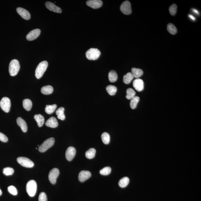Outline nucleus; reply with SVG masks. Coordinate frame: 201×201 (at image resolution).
<instances>
[{
  "label": "nucleus",
  "instance_id": "obj_1",
  "mask_svg": "<svg viewBox=\"0 0 201 201\" xmlns=\"http://www.w3.org/2000/svg\"><path fill=\"white\" fill-rule=\"evenodd\" d=\"M48 66V63L46 61H42L39 63L36 70L35 76L36 78L39 79L43 76Z\"/></svg>",
  "mask_w": 201,
  "mask_h": 201
},
{
  "label": "nucleus",
  "instance_id": "obj_2",
  "mask_svg": "<svg viewBox=\"0 0 201 201\" xmlns=\"http://www.w3.org/2000/svg\"><path fill=\"white\" fill-rule=\"evenodd\" d=\"M20 67L19 62L17 60H12L9 65V71L10 75L13 76L17 75Z\"/></svg>",
  "mask_w": 201,
  "mask_h": 201
},
{
  "label": "nucleus",
  "instance_id": "obj_3",
  "mask_svg": "<svg viewBox=\"0 0 201 201\" xmlns=\"http://www.w3.org/2000/svg\"><path fill=\"white\" fill-rule=\"evenodd\" d=\"M37 183L34 180H31L27 184L26 190L27 193L30 197H34L37 192Z\"/></svg>",
  "mask_w": 201,
  "mask_h": 201
},
{
  "label": "nucleus",
  "instance_id": "obj_4",
  "mask_svg": "<svg viewBox=\"0 0 201 201\" xmlns=\"http://www.w3.org/2000/svg\"><path fill=\"white\" fill-rule=\"evenodd\" d=\"M101 55V52L96 48H91L86 52V56L89 60H96Z\"/></svg>",
  "mask_w": 201,
  "mask_h": 201
},
{
  "label": "nucleus",
  "instance_id": "obj_5",
  "mask_svg": "<svg viewBox=\"0 0 201 201\" xmlns=\"http://www.w3.org/2000/svg\"><path fill=\"white\" fill-rule=\"evenodd\" d=\"M55 140L53 137H51L46 140L39 146V150L41 152H44L53 145Z\"/></svg>",
  "mask_w": 201,
  "mask_h": 201
},
{
  "label": "nucleus",
  "instance_id": "obj_6",
  "mask_svg": "<svg viewBox=\"0 0 201 201\" xmlns=\"http://www.w3.org/2000/svg\"><path fill=\"white\" fill-rule=\"evenodd\" d=\"M18 163L23 167L31 168L34 167V163L26 157H19L17 159Z\"/></svg>",
  "mask_w": 201,
  "mask_h": 201
},
{
  "label": "nucleus",
  "instance_id": "obj_7",
  "mask_svg": "<svg viewBox=\"0 0 201 201\" xmlns=\"http://www.w3.org/2000/svg\"><path fill=\"white\" fill-rule=\"evenodd\" d=\"M11 103L9 98L4 97L0 101V106L1 109L6 113H8L10 111Z\"/></svg>",
  "mask_w": 201,
  "mask_h": 201
},
{
  "label": "nucleus",
  "instance_id": "obj_8",
  "mask_svg": "<svg viewBox=\"0 0 201 201\" xmlns=\"http://www.w3.org/2000/svg\"><path fill=\"white\" fill-rule=\"evenodd\" d=\"M121 11L125 15L131 14V4L128 1H125L122 3L120 7Z\"/></svg>",
  "mask_w": 201,
  "mask_h": 201
},
{
  "label": "nucleus",
  "instance_id": "obj_9",
  "mask_svg": "<svg viewBox=\"0 0 201 201\" xmlns=\"http://www.w3.org/2000/svg\"><path fill=\"white\" fill-rule=\"evenodd\" d=\"M59 174V171L57 168L53 169L50 171L49 173V179L51 184H54L56 183Z\"/></svg>",
  "mask_w": 201,
  "mask_h": 201
},
{
  "label": "nucleus",
  "instance_id": "obj_10",
  "mask_svg": "<svg viewBox=\"0 0 201 201\" xmlns=\"http://www.w3.org/2000/svg\"><path fill=\"white\" fill-rule=\"evenodd\" d=\"M40 30L39 29H36L32 30L27 35V39L30 41L35 40L40 36Z\"/></svg>",
  "mask_w": 201,
  "mask_h": 201
},
{
  "label": "nucleus",
  "instance_id": "obj_11",
  "mask_svg": "<svg viewBox=\"0 0 201 201\" xmlns=\"http://www.w3.org/2000/svg\"><path fill=\"white\" fill-rule=\"evenodd\" d=\"M76 154V150L75 148L70 146L67 149L66 152V158L68 161H70L73 160Z\"/></svg>",
  "mask_w": 201,
  "mask_h": 201
},
{
  "label": "nucleus",
  "instance_id": "obj_12",
  "mask_svg": "<svg viewBox=\"0 0 201 201\" xmlns=\"http://www.w3.org/2000/svg\"><path fill=\"white\" fill-rule=\"evenodd\" d=\"M87 5L93 9L100 8L102 5V1L100 0H89L86 2Z\"/></svg>",
  "mask_w": 201,
  "mask_h": 201
},
{
  "label": "nucleus",
  "instance_id": "obj_13",
  "mask_svg": "<svg viewBox=\"0 0 201 201\" xmlns=\"http://www.w3.org/2000/svg\"><path fill=\"white\" fill-rule=\"evenodd\" d=\"M133 87L137 91H142L144 89V82L140 79H136L133 82Z\"/></svg>",
  "mask_w": 201,
  "mask_h": 201
},
{
  "label": "nucleus",
  "instance_id": "obj_14",
  "mask_svg": "<svg viewBox=\"0 0 201 201\" xmlns=\"http://www.w3.org/2000/svg\"><path fill=\"white\" fill-rule=\"evenodd\" d=\"M16 11L19 14L22 16V17L25 20H29L31 18V15H30L29 12L25 9L22 8V7H19L16 9Z\"/></svg>",
  "mask_w": 201,
  "mask_h": 201
},
{
  "label": "nucleus",
  "instance_id": "obj_15",
  "mask_svg": "<svg viewBox=\"0 0 201 201\" xmlns=\"http://www.w3.org/2000/svg\"><path fill=\"white\" fill-rule=\"evenodd\" d=\"M47 8L51 11L58 13H61L62 12V9L60 7L56 6L50 1H47L45 4Z\"/></svg>",
  "mask_w": 201,
  "mask_h": 201
},
{
  "label": "nucleus",
  "instance_id": "obj_16",
  "mask_svg": "<svg viewBox=\"0 0 201 201\" xmlns=\"http://www.w3.org/2000/svg\"><path fill=\"white\" fill-rule=\"evenodd\" d=\"M91 176V174L88 171H82L79 174L78 179L80 182H84Z\"/></svg>",
  "mask_w": 201,
  "mask_h": 201
},
{
  "label": "nucleus",
  "instance_id": "obj_17",
  "mask_svg": "<svg viewBox=\"0 0 201 201\" xmlns=\"http://www.w3.org/2000/svg\"><path fill=\"white\" fill-rule=\"evenodd\" d=\"M46 125L51 128H56L58 126V123L55 117H52L47 121Z\"/></svg>",
  "mask_w": 201,
  "mask_h": 201
},
{
  "label": "nucleus",
  "instance_id": "obj_18",
  "mask_svg": "<svg viewBox=\"0 0 201 201\" xmlns=\"http://www.w3.org/2000/svg\"><path fill=\"white\" fill-rule=\"evenodd\" d=\"M17 124L20 127L22 131L24 132H27L28 127L25 121L21 117H18L16 120Z\"/></svg>",
  "mask_w": 201,
  "mask_h": 201
},
{
  "label": "nucleus",
  "instance_id": "obj_19",
  "mask_svg": "<svg viewBox=\"0 0 201 201\" xmlns=\"http://www.w3.org/2000/svg\"><path fill=\"white\" fill-rule=\"evenodd\" d=\"M131 73L134 78L138 79L143 75V71L141 69L133 67L131 69Z\"/></svg>",
  "mask_w": 201,
  "mask_h": 201
},
{
  "label": "nucleus",
  "instance_id": "obj_20",
  "mask_svg": "<svg viewBox=\"0 0 201 201\" xmlns=\"http://www.w3.org/2000/svg\"><path fill=\"white\" fill-rule=\"evenodd\" d=\"M41 91L43 94H50L53 91V88L50 85L45 86L42 88Z\"/></svg>",
  "mask_w": 201,
  "mask_h": 201
},
{
  "label": "nucleus",
  "instance_id": "obj_21",
  "mask_svg": "<svg viewBox=\"0 0 201 201\" xmlns=\"http://www.w3.org/2000/svg\"><path fill=\"white\" fill-rule=\"evenodd\" d=\"M34 118L37 122L39 127H41L43 126L45 123L44 117L41 114H36L34 116Z\"/></svg>",
  "mask_w": 201,
  "mask_h": 201
},
{
  "label": "nucleus",
  "instance_id": "obj_22",
  "mask_svg": "<svg viewBox=\"0 0 201 201\" xmlns=\"http://www.w3.org/2000/svg\"><path fill=\"white\" fill-rule=\"evenodd\" d=\"M65 108L63 107H60L56 111L57 118L62 120H64L65 119V116L64 114Z\"/></svg>",
  "mask_w": 201,
  "mask_h": 201
},
{
  "label": "nucleus",
  "instance_id": "obj_23",
  "mask_svg": "<svg viewBox=\"0 0 201 201\" xmlns=\"http://www.w3.org/2000/svg\"><path fill=\"white\" fill-rule=\"evenodd\" d=\"M108 78L110 82H115L117 81L118 78L117 72L114 70L110 71L108 74Z\"/></svg>",
  "mask_w": 201,
  "mask_h": 201
},
{
  "label": "nucleus",
  "instance_id": "obj_24",
  "mask_svg": "<svg viewBox=\"0 0 201 201\" xmlns=\"http://www.w3.org/2000/svg\"><path fill=\"white\" fill-rule=\"evenodd\" d=\"M134 76L131 72H128L126 75L124 76L123 81L124 83L126 84H128L131 82L134 79Z\"/></svg>",
  "mask_w": 201,
  "mask_h": 201
},
{
  "label": "nucleus",
  "instance_id": "obj_25",
  "mask_svg": "<svg viewBox=\"0 0 201 201\" xmlns=\"http://www.w3.org/2000/svg\"><path fill=\"white\" fill-rule=\"evenodd\" d=\"M140 100V98L138 96H134V98L131 99L130 102V106L132 109L136 108L137 104Z\"/></svg>",
  "mask_w": 201,
  "mask_h": 201
},
{
  "label": "nucleus",
  "instance_id": "obj_26",
  "mask_svg": "<svg viewBox=\"0 0 201 201\" xmlns=\"http://www.w3.org/2000/svg\"><path fill=\"white\" fill-rule=\"evenodd\" d=\"M23 106L25 109L27 111H29L32 107V102L29 99H24L23 101Z\"/></svg>",
  "mask_w": 201,
  "mask_h": 201
},
{
  "label": "nucleus",
  "instance_id": "obj_27",
  "mask_svg": "<svg viewBox=\"0 0 201 201\" xmlns=\"http://www.w3.org/2000/svg\"><path fill=\"white\" fill-rule=\"evenodd\" d=\"M106 89L108 94L111 96H114L117 91V88L114 85H108Z\"/></svg>",
  "mask_w": 201,
  "mask_h": 201
},
{
  "label": "nucleus",
  "instance_id": "obj_28",
  "mask_svg": "<svg viewBox=\"0 0 201 201\" xmlns=\"http://www.w3.org/2000/svg\"><path fill=\"white\" fill-rule=\"evenodd\" d=\"M130 179L128 177H125L122 178L119 181V186L122 188H125L128 186L129 184Z\"/></svg>",
  "mask_w": 201,
  "mask_h": 201
},
{
  "label": "nucleus",
  "instance_id": "obj_29",
  "mask_svg": "<svg viewBox=\"0 0 201 201\" xmlns=\"http://www.w3.org/2000/svg\"><path fill=\"white\" fill-rule=\"evenodd\" d=\"M96 154V150L93 148H91L87 151L85 153V156L89 159L93 158L95 156Z\"/></svg>",
  "mask_w": 201,
  "mask_h": 201
},
{
  "label": "nucleus",
  "instance_id": "obj_30",
  "mask_svg": "<svg viewBox=\"0 0 201 201\" xmlns=\"http://www.w3.org/2000/svg\"><path fill=\"white\" fill-rule=\"evenodd\" d=\"M57 106L56 104L52 105H47L45 108V111L48 114H51L55 111Z\"/></svg>",
  "mask_w": 201,
  "mask_h": 201
},
{
  "label": "nucleus",
  "instance_id": "obj_31",
  "mask_svg": "<svg viewBox=\"0 0 201 201\" xmlns=\"http://www.w3.org/2000/svg\"><path fill=\"white\" fill-rule=\"evenodd\" d=\"M167 29L168 31L171 34H176L177 32L176 27L173 24H168L167 25Z\"/></svg>",
  "mask_w": 201,
  "mask_h": 201
},
{
  "label": "nucleus",
  "instance_id": "obj_32",
  "mask_svg": "<svg viewBox=\"0 0 201 201\" xmlns=\"http://www.w3.org/2000/svg\"><path fill=\"white\" fill-rule=\"evenodd\" d=\"M101 139L104 144L107 145L110 143V136L108 133L104 132L101 135Z\"/></svg>",
  "mask_w": 201,
  "mask_h": 201
},
{
  "label": "nucleus",
  "instance_id": "obj_33",
  "mask_svg": "<svg viewBox=\"0 0 201 201\" xmlns=\"http://www.w3.org/2000/svg\"><path fill=\"white\" fill-rule=\"evenodd\" d=\"M127 95L126 98L128 99H131L135 96L136 92L134 90L131 88L127 89L126 90Z\"/></svg>",
  "mask_w": 201,
  "mask_h": 201
},
{
  "label": "nucleus",
  "instance_id": "obj_34",
  "mask_svg": "<svg viewBox=\"0 0 201 201\" xmlns=\"http://www.w3.org/2000/svg\"><path fill=\"white\" fill-rule=\"evenodd\" d=\"M14 172V170L11 167L5 168L3 169V173L6 176H11L13 174Z\"/></svg>",
  "mask_w": 201,
  "mask_h": 201
},
{
  "label": "nucleus",
  "instance_id": "obj_35",
  "mask_svg": "<svg viewBox=\"0 0 201 201\" xmlns=\"http://www.w3.org/2000/svg\"><path fill=\"white\" fill-rule=\"evenodd\" d=\"M111 171V168L109 167H106L104 168L100 171V174L103 176H107L110 174Z\"/></svg>",
  "mask_w": 201,
  "mask_h": 201
},
{
  "label": "nucleus",
  "instance_id": "obj_36",
  "mask_svg": "<svg viewBox=\"0 0 201 201\" xmlns=\"http://www.w3.org/2000/svg\"><path fill=\"white\" fill-rule=\"evenodd\" d=\"M177 7L176 4H173L169 8V12L171 15L174 16L176 14Z\"/></svg>",
  "mask_w": 201,
  "mask_h": 201
},
{
  "label": "nucleus",
  "instance_id": "obj_37",
  "mask_svg": "<svg viewBox=\"0 0 201 201\" xmlns=\"http://www.w3.org/2000/svg\"><path fill=\"white\" fill-rule=\"evenodd\" d=\"M7 190L10 194L16 196L18 194V191L16 187L14 186L10 185L7 188Z\"/></svg>",
  "mask_w": 201,
  "mask_h": 201
},
{
  "label": "nucleus",
  "instance_id": "obj_38",
  "mask_svg": "<svg viewBox=\"0 0 201 201\" xmlns=\"http://www.w3.org/2000/svg\"><path fill=\"white\" fill-rule=\"evenodd\" d=\"M39 201H47V197L46 193L44 192H42L39 195Z\"/></svg>",
  "mask_w": 201,
  "mask_h": 201
},
{
  "label": "nucleus",
  "instance_id": "obj_39",
  "mask_svg": "<svg viewBox=\"0 0 201 201\" xmlns=\"http://www.w3.org/2000/svg\"><path fill=\"white\" fill-rule=\"evenodd\" d=\"M0 140L4 142H6L8 141V138L4 134L0 132Z\"/></svg>",
  "mask_w": 201,
  "mask_h": 201
},
{
  "label": "nucleus",
  "instance_id": "obj_40",
  "mask_svg": "<svg viewBox=\"0 0 201 201\" xmlns=\"http://www.w3.org/2000/svg\"><path fill=\"white\" fill-rule=\"evenodd\" d=\"M1 194H2V191H1V188H0V196H1Z\"/></svg>",
  "mask_w": 201,
  "mask_h": 201
}]
</instances>
